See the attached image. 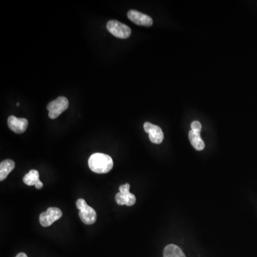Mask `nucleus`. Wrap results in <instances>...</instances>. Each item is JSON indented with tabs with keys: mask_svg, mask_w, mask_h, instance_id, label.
<instances>
[{
	"mask_svg": "<svg viewBox=\"0 0 257 257\" xmlns=\"http://www.w3.org/2000/svg\"><path fill=\"white\" fill-rule=\"evenodd\" d=\"M89 169L97 174L108 173L113 168L112 158L106 154L95 153L88 160Z\"/></svg>",
	"mask_w": 257,
	"mask_h": 257,
	"instance_id": "obj_1",
	"label": "nucleus"
},
{
	"mask_svg": "<svg viewBox=\"0 0 257 257\" xmlns=\"http://www.w3.org/2000/svg\"><path fill=\"white\" fill-rule=\"evenodd\" d=\"M76 206L78 209H79V218L84 224L91 225L96 222L98 218L96 212L93 208L89 207L85 200L79 198L77 201Z\"/></svg>",
	"mask_w": 257,
	"mask_h": 257,
	"instance_id": "obj_2",
	"label": "nucleus"
},
{
	"mask_svg": "<svg viewBox=\"0 0 257 257\" xmlns=\"http://www.w3.org/2000/svg\"><path fill=\"white\" fill-rule=\"evenodd\" d=\"M69 105L68 99L64 97H59L51 101L47 107L49 111V118L52 119H57L61 113L68 109Z\"/></svg>",
	"mask_w": 257,
	"mask_h": 257,
	"instance_id": "obj_3",
	"label": "nucleus"
},
{
	"mask_svg": "<svg viewBox=\"0 0 257 257\" xmlns=\"http://www.w3.org/2000/svg\"><path fill=\"white\" fill-rule=\"evenodd\" d=\"M107 28L112 35L119 39H127L132 34L128 26L117 20H110L107 22Z\"/></svg>",
	"mask_w": 257,
	"mask_h": 257,
	"instance_id": "obj_4",
	"label": "nucleus"
},
{
	"mask_svg": "<svg viewBox=\"0 0 257 257\" xmlns=\"http://www.w3.org/2000/svg\"><path fill=\"white\" fill-rule=\"evenodd\" d=\"M62 216V212L59 208L50 207L46 212H42L40 216V222L44 227H50L55 221H58Z\"/></svg>",
	"mask_w": 257,
	"mask_h": 257,
	"instance_id": "obj_5",
	"label": "nucleus"
},
{
	"mask_svg": "<svg viewBox=\"0 0 257 257\" xmlns=\"http://www.w3.org/2000/svg\"><path fill=\"white\" fill-rule=\"evenodd\" d=\"M144 129L147 133L149 134V138L154 144H159L164 140V133L162 130L158 125L152 124L150 122H145Z\"/></svg>",
	"mask_w": 257,
	"mask_h": 257,
	"instance_id": "obj_6",
	"label": "nucleus"
},
{
	"mask_svg": "<svg viewBox=\"0 0 257 257\" xmlns=\"http://www.w3.org/2000/svg\"><path fill=\"white\" fill-rule=\"evenodd\" d=\"M129 20L138 26L151 27L153 24V20L149 15L141 13L135 10H129L127 13Z\"/></svg>",
	"mask_w": 257,
	"mask_h": 257,
	"instance_id": "obj_7",
	"label": "nucleus"
},
{
	"mask_svg": "<svg viewBox=\"0 0 257 257\" xmlns=\"http://www.w3.org/2000/svg\"><path fill=\"white\" fill-rule=\"evenodd\" d=\"M28 124V120L25 118H18L15 116H10L7 119L9 128L18 135L24 133L27 130Z\"/></svg>",
	"mask_w": 257,
	"mask_h": 257,
	"instance_id": "obj_8",
	"label": "nucleus"
},
{
	"mask_svg": "<svg viewBox=\"0 0 257 257\" xmlns=\"http://www.w3.org/2000/svg\"><path fill=\"white\" fill-rule=\"evenodd\" d=\"M116 202L119 205L133 206L136 203V197L130 192H119L115 197Z\"/></svg>",
	"mask_w": 257,
	"mask_h": 257,
	"instance_id": "obj_9",
	"label": "nucleus"
},
{
	"mask_svg": "<svg viewBox=\"0 0 257 257\" xmlns=\"http://www.w3.org/2000/svg\"><path fill=\"white\" fill-rule=\"evenodd\" d=\"M15 167V163L13 160L6 159L1 161L0 164V181H4Z\"/></svg>",
	"mask_w": 257,
	"mask_h": 257,
	"instance_id": "obj_10",
	"label": "nucleus"
},
{
	"mask_svg": "<svg viewBox=\"0 0 257 257\" xmlns=\"http://www.w3.org/2000/svg\"><path fill=\"white\" fill-rule=\"evenodd\" d=\"M189 139L194 148L197 150L201 151L205 148V144L201 138L200 132H194L191 129L189 132Z\"/></svg>",
	"mask_w": 257,
	"mask_h": 257,
	"instance_id": "obj_11",
	"label": "nucleus"
},
{
	"mask_svg": "<svg viewBox=\"0 0 257 257\" xmlns=\"http://www.w3.org/2000/svg\"><path fill=\"white\" fill-rule=\"evenodd\" d=\"M164 257H186L183 251L175 244H169L164 248Z\"/></svg>",
	"mask_w": 257,
	"mask_h": 257,
	"instance_id": "obj_12",
	"label": "nucleus"
},
{
	"mask_svg": "<svg viewBox=\"0 0 257 257\" xmlns=\"http://www.w3.org/2000/svg\"><path fill=\"white\" fill-rule=\"evenodd\" d=\"M40 181L39 172L35 169H31L29 173L24 175L23 178L24 184L28 186H35Z\"/></svg>",
	"mask_w": 257,
	"mask_h": 257,
	"instance_id": "obj_13",
	"label": "nucleus"
},
{
	"mask_svg": "<svg viewBox=\"0 0 257 257\" xmlns=\"http://www.w3.org/2000/svg\"><path fill=\"white\" fill-rule=\"evenodd\" d=\"M191 127H192V130L194 132H200L201 130V124L199 121H194L191 124Z\"/></svg>",
	"mask_w": 257,
	"mask_h": 257,
	"instance_id": "obj_14",
	"label": "nucleus"
},
{
	"mask_svg": "<svg viewBox=\"0 0 257 257\" xmlns=\"http://www.w3.org/2000/svg\"><path fill=\"white\" fill-rule=\"evenodd\" d=\"M130 189V185L129 184H125L124 185H121L119 187V192H128Z\"/></svg>",
	"mask_w": 257,
	"mask_h": 257,
	"instance_id": "obj_15",
	"label": "nucleus"
},
{
	"mask_svg": "<svg viewBox=\"0 0 257 257\" xmlns=\"http://www.w3.org/2000/svg\"><path fill=\"white\" fill-rule=\"evenodd\" d=\"M35 187H36V189H40L42 188L43 187V183L41 182V181H40L38 183V184L35 185Z\"/></svg>",
	"mask_w": 257,
	"mask_h": 257,
	"instance_id": "obj_16",
	"label": "nucleus"
},
{
	"mask_svg": "<svg viewBox=\"0 0 257 257\" xmlns=\"http://www.w3.org/2000/svg\"><path fill=\"white\" fill-rule=\"evenodd\" d=\"M15 257H27V255H26V254L22 253V252H21V253L18 254V255H17V256Z\"/></svg>",
	"mask_w": 257,
	"mask_h": 257,
	"instance_id": "obj_17",
	"label": "nucleus"
}]
</instances>
